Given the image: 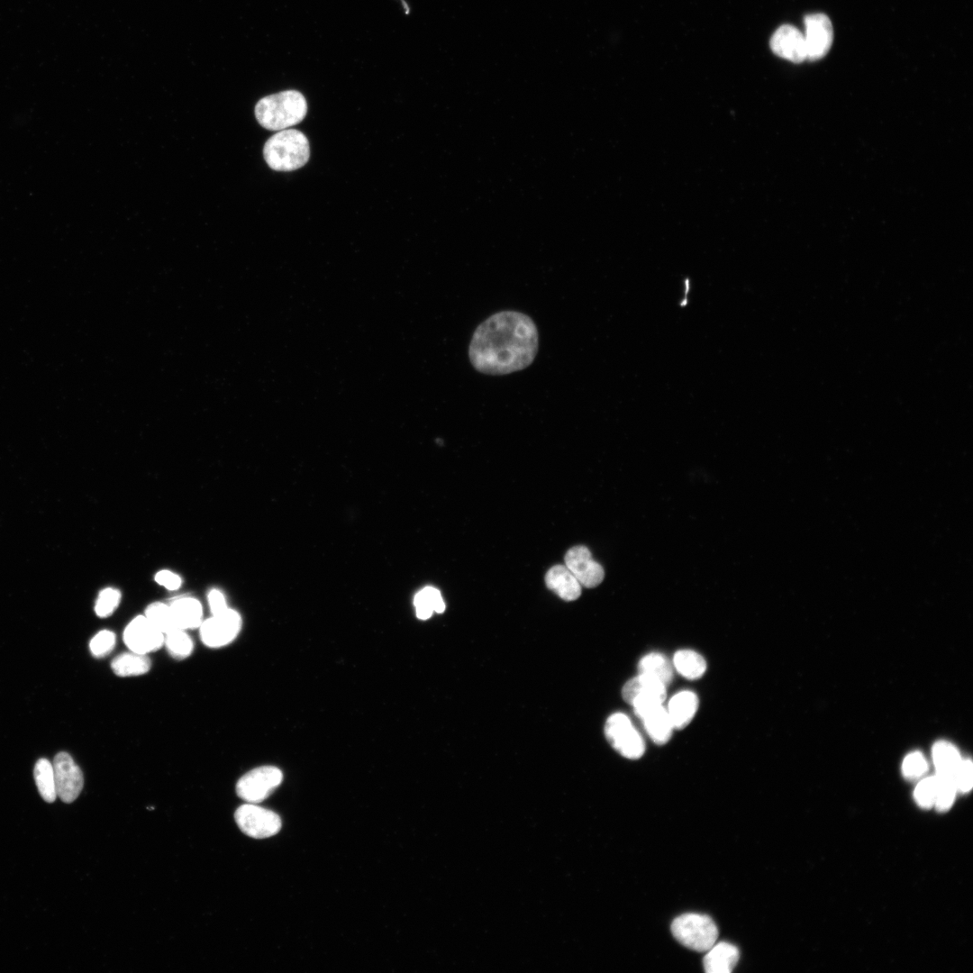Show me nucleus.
I'll return each mask as SVG.
<instances>
[{"label": "nucleus", "instance_id": "15", "mask_svg": "<svg viewBox=\"0 0 973 973\" xmlns=\"http://www.w3.org/2000/svg\"><path fill=\"white\" fill-rule=\"evenodd\" d=\"M739 957L736 946L725 941L714 943L704 957V969L707 973H730L736 966Z\"/></svg>", "mask_w": 973, "mask_h": 973}, {"label": "nucleus", "instance_id": "3", "mask_svg": "<svg viewBox=\"0 0 973 973\" xmlns=\"http://www.w3.org/2000/svg\"><path fill=\"white\" fill-rule=\"evenodd\" d=\"M263 155L267 164L274 170H296L309 159V141L298 130H281L266 141Z\"/></svg>", "mask_w": 973, "mask_h": 973}, {"label": "nucleus", "instance_id": "29", "mask_svg": "<svg viewBox=\"0 0 973 973\" xmlns=\"http://www.w3.org/2000/svg\"><path fill=\"white\" fill-rule=\"evenodd\" d=\"M121 600V593L112 587L100 591L95 601V612L97 616L105 618L111 615L117 608Z\"/></svg>", "mask_w": 973, "mask_h": 973}, {"label": "nucleus", "instance_id": "35", "mask_svg": "<svg viewBox=\"0 0 973 973\" xmlns=\"http://www.w3.org/2000/svg\"><path fill=\"white\" fill-rule=\"evenodd\" d=\"M208 603L213 615H217L228 609L223 594L218 589H213L208 594Z\"/></svg>", "mask_w": 973, "mask_h": 973}, {"label": "nucleus", "instance_id": "33", "mask_svg": "<svg viewBox=\"0 0 973 973\" xmlns=\"http://www.w3.org/2000/svg\"><path fill=\"white\" fill-rule=\"evenodd\" d=\"M954 781L957 790L966 793L972 787V763L969 759L960 761L955 773Z\"/></svg>", "mask_w": 973, "mask_h": 973}, {"label": "nucleus", "instance_id": "28", "mask_svg": "<svg viewBox=\"0 0 973 973\" xmlns=\"http://www.w3.org/2000/svg\"><path fill=\"white\" fill-rule=\"evenodd\" d=\"M936 798L934 805L937 810L943 812L948 810L955 798L957 787L954 778L951 777L936 775Z\"/></svg>", "mask_w": 973, "mask_h": 973}, {"label": "nucleus", "instance_id": "20", "mask_svg": "<svg viewBox=\"0 0 973 973\" xmlns=\"http://www.w3.org/2000/svg\"><path fill=\"white\" fill-rule=\"evenodd\" d=\"M151 661L147 654L134 651L124 652L116 656L111 662L114 673L119 677H133L147 673Z\"/></svg>", "mask_w": 973, "mask_h": 973}, {"label": "nucleus", "instance_id": "5", "mask_svg": "<svg viewBox=\"0 0 973 973\" xmlns=\"http://www.w3.org/2000/svg\"><path fill=\"white\" fill-rule=\"evenodd\" d=\"M606 740L622 756L636 759L645 751V743L630 718L622 713L609 716L605 726Z\"/></svg>", "mask_w": 973, "mask_h": 973}, {"label": "nucleus", "instance_id": "25", "mask_svg": "<svg viewBox=\"0 0 973 973\" xmlns=\"http://www.w3.org/2000/svg\"><path fill=\"white\" fill-rule=\"evenodd\" d=\"M416 615L422 620L430 618L432 612L442 613L445 604L441 592L432 587H426L420 590L414 599Z\"/></svg>", "mask_w": 973, "mask_h": 973}, {"label": "nucleus", "instance_id": "13", "mask_svg": "<svg viewBox=\"0 0 973 973\" xmlns=\"http://www.w3.org/2000/svg\"><path fill=\"white\" fill-rule=\"evenodd\" d=\"M770 47L776 55L789 61L800 63L807 59L804 34L793 25L780 26L770 40Z\"/></svg>", "mask_w": 973, "mask_h": 973}, {"label": "nucleus", "instance_id": "17", "mask_svg": "<svg viewBox=\"0 0 973 973\" xmlns=\"http://www.w3.org/2000/svg\"><path fill=\"white\" fill-rule=\"evenodd\" d=\"M169 606L177 628L186 631L201 625L203 608L200 602L196 598L187 596L177 598Z\"/></svg>", "mask_w": 973, "mask_h": 973}, {"label": "nucleus", "instance_id": "27", "mask_svg": "<svg viewBox=\"0 0 973 973\" xmlns=\"http://www.w3.org/2000/svg\"><path fill=\"white\" fill-rule=\"evenodd\" d=\"M144 615L164 634L177 628L169 605L160 602L150 604Z\"/></svg>", "mask_w": 973, "mask_h": 973}, {"label": "nucleus", "instance_id": "2", "mask_svg": "<svg viewBox=\"0 0 973 973\" xmlns=\"http://www.w3.org/2000/svg\"><path fill=\"white\" fill-rule=\"evenodd\" d=\"M254 113L262 127L281 131L303 121L307 113V103L300 92L286 90L261 98L256 104Z\"/></svg>", "mask_w": 973, "mask_h": 973}, {"label": "nucleus", "instance_id": "7", "mask_svg": "<svg viewBox=\"0 0 973 973\" xmlns=\"http://www.w3.org/2000/svg\"><path fill=\"white\" fill-rule=\"evenodd\" d=\"M234 819L241 831L254 839L274 836L282 826L278 814L251 803L238 807L234 813Z\"/></svg>", "mask_w": 973, "mask_h": 973}, {"label": "nucleus", "instance_id": "19", "mask_svg": "<svg viewBox=\"0 0 973 973\" xmlns=\"http://www.w3.org/2000/svg\"><path fill=\"white\" fill-rule=\"evenodd\" d=\"M644 728L656 744L667 743L674 729L667 708L662 705L654 708L641 718Z\"/></svg>", "mask_w": 973, "mask_h": 973}, {"label": "nucleus", "instance_id": "31", "mask_svg": "<svg viewBox=\"0 0 973 973\" xmlns=\"http://www.w3.org/2000/svg\"><path fill=\"white\" fill-rule=\"evenodd\" d=\"M914 797L918 805L923 808L934 805L936 798V777H931L922 780L916 787Z\"/></svg>", "mask_w": 973, "mask_h": 973}, {"label": "nucleus", "instance_id": "10", "mask_svg": "<svg viewBox=\"0 0 973 973\" xmlns=\"http://www.w3.org/2000/svg\"><path fill=\"white\" fill-rule=\"evenodd\" d=\"M804 23L807 59L814 61L823 58L832 44L831 20L823 14H813L805 17Z\"/></svg>", "mask_w": 973, "mask_h": 973}, {"label": "nucleus", "instance_id": "14", "mask_svg": "<svg viewBox=\"0 0 973 973\" xmlns=\"http://www.w3.org/2000/svg\"><path fill=\"white\" fill-rule=\"evenodd\" d=\"M545 583L565 601H574L581 594V585L565 565L551 567L545 575Z\"/></svg>", "mask_w": 973, "mask_h": 973}, {"label": "nucleus", "instance_id": "9", "mask_svg": "<svg viewBox=\"0 0 973 973\" xmlns=\"http://www.w3.org/2000/svg\"><path fill=\"white\" fill-rule=\"evenodd\" d=\"M52 766L57 796L67 804L72 803L79 796L84 786V777L80 768L72 757L64 751L59 752L54 757Z\"/></svg>", "mask_w": 973, "mask_h": 973}, {"label": "nucleus", "instance_id": "18", "mask_svg": "<svg viewBox=\"0 0 973 973\" xmlns=\"http://www.w3.org/2000/svg\"><path fill=\"white\" fill-rule=\"evenodd\" d=\"M641 696H650L664 702L666 699V686L660 681L649 676L639 674L628 680L622 689L623 700L630 704L634 698Z\"/></svg>", "mask_w": 973, "mask_h": 973}, {"label": "nucleus", "instance_id": "11", "mask_svg": "<svg viewBox=\"0 0 973 973\" xmlns=\"http://www.w3.org/2000/svg\"><path fill=\"white\" fill-rule=\"evenodd\" d=\"M123 641L130 650L148 654L163 645L164 633L157 629L145 615H138L124 629Z\"/></svg>", "mask_w": 973, "mask_h": 973}, {"label": "nucleus", "instance_id": "32", "mask_svg": "<svg viewBox=\"0 0 973 973\" xmlns=\"http://www.w3.org/2000/svg\"><path fill=\"white\" fill-rule=\"evenodd\" d=\"M927 762L920 752H912L904 759L902 770L908 778H918L927 770Z\"/></svg>", "mask_w": 973, "mask_h": 973}, {"label": "nucleus", "instance_id": "24", "mask_svg": "<svg viewBox=\"0 0 973 973\" xmlns=\"http://www.w3.org/2000/svg\"><path fill=\"white\" fill-rule=\"evenodd\" d=\"M34 779L41 796L52 803L57 798L56 783L52 764L47 759H40L33 770Z\"/></svg>", "mask_w": 973, "mask_h": 973}, {"label": "nucleus", "instance_id": "8", "mask_svg": "<svg viewBox=\"0 0 973 973\" xmlns=\"http://www.w3.org/2000/svg\"><path fill=\"white\" fill-rule=\"evenodd\" d=\"M241 618L238 612L228 608L223 613L213 615L202 622L199 626L200 638L210 648H220L232 642L240 632Z\"/></svg>", "mask_w": 973, "mask_h": 973}, {"label": "nucleus", "instance_id": "26", "mask_svg": "<svg viewBox=\"0 0 973 973\" xmlns=\"http://www.w3.org/2000/svg\"><path fill=\"white\" fill-rule=\"evenodd\" d=\"M164 643L168 653L177 659L187 658L193 651L194 644L185 630L176 628L164 634Z\"/></svg>", "mask_w": 973, "mask_h": 973}, {"label": "nucleus", "instance_id": "21", "mask_svg": "<svg viewBox=\"0 0 973 973\" xmlns=\"http://www.w3.org/2000/svg\"><path fill=\"white\" fill-rule=\"evenodd\" d=\"M638 669L639 674L653 677L665 686L673 678V665L666 656L660 653H649L641 658Z\"/></svg>", "mask_w": 973, "mask_h": 973}, {"label": "nucleus", "instance_id": "16", "mask_svg": "<svg viewBox=\"0 0 973 973\" xmlns=\"http://www.w3.org/2000/svg\"><path fill=\"white\" fill-rule=\"evenodd\" d=\"M698 708L697 696L688 690L674 695L668 702L667 711L674 729H683L693 720Z\"/></svg>", "mask_w": 973, "mask_h": 973}, {"label": "nucleus", "instance_id": "6", "mask_svg": "<svg viewBox=\"0 0 973 973\" xmlns=\"http://www.w3.org/2000/svg\"><path fill=\"white\" fill-rule=\"evenodd\" d=\"M283 780L282 771L274 766H261L244 774L236 784V793L247 803L259 804L268 798Z\"/></svg>", "mask_w": 973, "mask_h": 973}, {"label": "nucleus", "instance_id": "22", "mask_svg": "<svg viewBox=\"0 0 973 973\" xmlns=\"http://www.w3.org/2000/svg\"><path fill=\"white\" fill-rule=\"evenodd\" d=\"M673 668L684 677L696 679L701 677L706 670L705 659L697 652L691 650H681L673 657Z\"/></svg>", "mask_w": 973, "mask_h": 973}, {"label": "nucleus", "instance_id": "12", "mask_svg": "<svg viewBox=\"0 0 973 973\" xmlns=\"http://www.w3.org/2000/svg\"><path fill=\"white\" fill-rule=\"evenodd\" d=\"M564 561L565 566L585 587H597L604 579L603 567L593 559L591 552L585 546L570 548L565 554Z\"/></svg>", "mask_w": 973, "mask_h": 973}, {"label": "nucleus", "instance_id": "1", "mask_svg": "<svg viewBox=\"0 0 973 973\" xmlns=\"http://www.w3.org/2000/svg\"><path fill=\"white\" fill-rule=\"evenodd\" d=\"M538 348V330L531 317L517 311H501L477 327L468 357L478 372L505 375L530 366Z\"/></svg>", "mask_w": 973, "mask_h": 973}, {"label": "nucleus", "instance_id": "23", "mask_svg": "<svg viewBox=\"0 0 973 973\" xmlns=\"http://www.w3.org/2000/svg\"><path fill=\"white\" fill-rule=\"evenodd\" d=\"M932 756L937 774L954 778L961 761L957 749L949 742L940 741L934 745Z\"/></svg>", "mask_w": 973, "mask_h": 973}, {"label": "nucleus", "instance_id": "4", "mask_svg": "<svg viewBox=\"0 0 973 973\" xmlns=\"http://www.w3.org/2000/svg\"><path fill=\"white\" fill-rule=\"evenodd\" d=\"M671 932L683 946L700 952L707 951L718 937L717 926L709 916L693 913L675 918Z\"/></svg>", "mask_w": 973, "mask_h": 973}, {"label": "nucleus", "instance_id": "30", "mask_svg": "<svg viewBox=\"0 0 973 973\" xmlns=\"http://www.w3.org/2000/svg\"><path fill=\"white\" fill-rule=\"evenodd\" d=\"M115 634L108 630L98 632L90 641L89 648L95 657H105L114 648Z\"/></svg>", "mask_w": 973, "mask_h": 973}, {"label": "nucleus", "instance_id": "34", "mask_svg": "<svg viewBox=\"0 0 973 973\" xmlns=\"http://www.w3.org/2000/svg\"><path fill=\"white\" fill-rule=\"evenodd\" d=\"M155 580L158 584L168 590L179 588L182 583L180 577L169 570H161L158 572L155 576Z\"/></svg>", "mask_w": 973, "mask_h": 973}]
</instances>
